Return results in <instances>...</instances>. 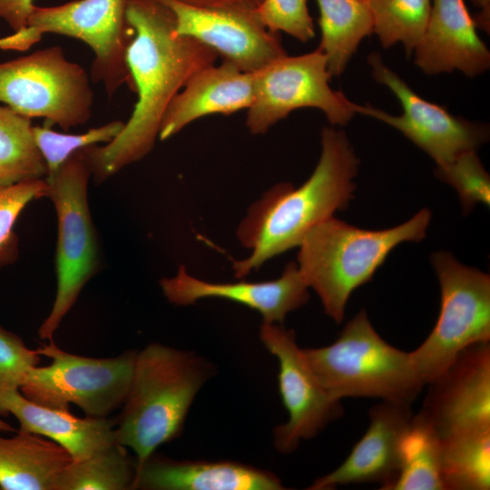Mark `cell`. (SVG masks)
Listing matches in <instances>:
<instances>
[{"label": "cell", "mask_w": 490, "mask_h": 490, "mask_svg": "<svg viewBox=\"0 0 490 490\" xmlns=\"http://www.w3.org/2000/svg\"><path fill=\"white\" fill-rule=\"evenodd\" d=\"M126 15L134 29L126 59L138 100L113 141L85 148L96 184L152 151L172 98L194 73L219 57L200 41L177 34L174 15L161 0H126Z\"/></svg>", "instance_id": "6da1fadb"}, {"label": "cell", "mask_w": 490, "mask_h": 490, "mask_svg": "<svg viewBox=\"0 0 490 490\" xmlns=\"http://www.w3.org/2000/svg\"><path fill=\"white\" fill-rule=\"evenodd\" d=\"M358 165L345 132L324 127L321 154L309 178L298 188L289 182L272 186L240 222L237 238L250 253L233 261L235 278H244L273 257L299 247L315 225L347 209Z\"/></svg>", "instance_id": "7a4b0ae2"}, {"label": "cell", "mask_w": 490, "mask_h": 490, "mask_svg": "<svg viewBox=\"0 0 490 490\" xmlns=\"http://www.w3.org/2000/svg\"><path fill=\"white\" fill-rule=\"evenodd\" d=\"M212 370L194 352L160 343L136 353L114 435L117 443L134 452L137 468L160 446L181 435L189 409Z\"/></svg>", "instance_id": "3957f363"}, {"label": "cell", "mask_w": 490, "mask_h": 490, "mask_svg": "<svg viewBox=\"0 0 490 490\" xmlns=\"http://www.w3.org/2000/svg\"><path fill=\"white\" fill-rule=\"evenodd\" d=\"M430 220L431 212L426 208L400 225L378 230L329 217L301 240L297 261L299 272L320 299L325 313L338 324L352 292L372 279L394 248L423 240Z\"/></svg>", "instance_id": "277c9868"}, {"label": "cell", "mask_w": 490, "mask_h": 490, "mask_svg": "<svg viewBox=\"0 0 490 490\" xmlns=\"http://www.w3.org/2000/svg\"><path fill=\"white\" fill-rule=\"evenodd\" d=\"M320 384L336 399L376 397L409 405L423 387L411 352L385 341L362 309L330 345L303 348Z\"/></svg>", "instance_id": "5b68a950"}, {"label": "cell", "mask_w": 490, "mask_h": 490, "mask_svg": "<svg viewBox=\"0 0 490 490\" xmlns=\"http://www.w3.org/2000/svg\"><path fill=\"white\" fill-rule=\"evenodd\" d=\"M91 176L83 148L73 153L54 174L45 178L48 185L45 198L52 201L57 215L54 259L57 288L51 311L39 328L42 339L53 340L83 287L102 267L98 234L88 203Z\"/></svg>", "instance_id": "8992f818"}, {"label": "cell", "mask_w": 490, "mask_h": 490, "mask_svg": "<svg viewBox=\"0 0 490 490\" xmlns=\"http://www.w3.org/2000/svg\"><path fill=\"white\" fill-rule=\"evenodd\" d=\"M47 33L76 38L89 45L94 54L90 79L103 83L109 97L123 84L134 92L126 59L134 29L126 15V0L35 5L24 28L0 38V49L26 51Z\"/></svg>", "instance_id": "52a82bcc"}, {"label": "cell", "mask_w": 490, "mask_h": 490, "mask_svg": "<svg viewBox=\"0 0 490 490\" xmlns=\"http://www.w3.org/2000/svg\"><path fill=\"white\" fill-rule=\"evenodd\" d=\"M431 263L438 278L441 305L436 323L411 352L426 385L442 376L470 346L490 341V276L436 251Z\"/></svg>", "instance_id": "ba28073f"}, {"label": "cell", "mask_w": 490, "mask_h": 490, "mask_svg": "<svg viewBox=\"0 0 490 490\" xmlns=\"http://www.w3.org/2000/svg\"><path fill=\"white\" fill-rule=\"evenodd\" d=\"M0 102L67 132L90 120L93 93L86 71L55 45L0 63Z\"/></svg>", "instance_id": "9c48e42d"}, {"label": "cell", "mask_w": 490, "mask_h": 490, "mask_svg": "<svg viewBox=\"0 0 490 490\" xmlns=\"http://www.w3.org/2000/svg\"><path fill=\"white\" fill-rule=\"evenodd\" d=\"M37 351L52 362L29 371L19 388L26 398L54 409L70 410V405L74 404L91 417H108L122 407L137 351L126 350L113 358H89L66 352L54 340Z\"/></svg>", "instance_id": "30bf717a"}, {"label": "cell", "mask_w": 490, "mask_h": 490, "mask_svg": "<svg viewBox=\"0 0 490 490\" xmlns=\"http://www.w3.org/2000/svg\"><path fill=\"white\" fill-rule=\"evenodd\" d=\"M253 74L255 94L245 123L254 135L266 133L300 108L320 110L331 125H346L356 114V103L330 87L327 59L318 47L300 55L286 54Z\"/></svg>", "instance_id": "8fae6325"}, {"label": "cell", "mask_w": 490, "mask_h": 490, "mask_svg": "<svg viewBox=\"0 0 490 490\" xmlns=\"http://www.w3.org/2000/svg\"><path fill=\"white\" fill-rule=\"evenodd\" d=\"M368 63L372 76L396 95L403 113L396 116L368 104L356 103V113L375 118L396 128L426 152L436 166L451 162L466 151H476L488 140L486 125L456 116L445 107L420 97L384 64L378 53H371Z\"/></svg>", "instance_id": "7c38bea8"}, {"label": "cell", "mask_w": 490, "mask_h": 490, "mask_svg": "<svg viewBox=\"0 0 490 490\" xmlns=\"http://www.w3.org/2000/svg\"><path fill=\"white\" fill-rule=\"evenodd\" d=\"M260 338L279 361V389L289 418L273 430V445L293 452L302 439L317 436L343 415L341 400L331 397L313 372L293 330L281 324L262 323Z\"/></svg>", "instance_id": "4fadbf2b"}, {"label": "cell", "mask_w": 490, "mask_h": 490, "mask_svg": "<svg viewBox=\"0 0 490 490\" xmlns=\"http://www.w3.org/2000/svg\"><path fill=\"white\" fill-rule=\"evenodd\" d=\"M172 11L177 34L213 49L222 61L256 73L287 54L280 34L270 31L254 10L206 8L181 0H161Z\"/></svg>", "instance_id": "5bb4252c"}, {"label": "cell", "mask_w": 490, "mask_h": 490, "mask_svg": "<svg viewBox=\"0 0 490 490\" xmlns=\"http://www.w3.org/2000/svg\"><path fill=\"white\" fill-rule=\"evenodd\" d=\"M419 413L440 438L490 427V343L463 350L435 381Z\"/></svg>", "instance_id": "9a60e30c"}, {"label": "cell", "mask_w": 490, "mask_h": 490, "mask_svg": "<svg viewBox=\"0 0 490 490\" xmlns=\"http://www.w3.org/2000/svg\"><path fill=\"white\" fill-rule=\"evenodd\" d=\"M160 286L168 301L176 306H189L202 299H223L258 311L263 322L270 324H282L289 312L309 299V287L295 261L287 263L279 279L262 282L205 281L180 265L176 275L162 278Z\"/></svg>", "instance_id": "2e32d148"}, {"label": "cell", "mask_w": 490, "mask_h": 490, "mask_svg": "<svg viewBox=\"0 0 490 490\" xmlns=\"http://www.w3.org/2000/svg\"><path fill=\"white\" fill-rule=\"evenodd\" d=\"M369 426L345 461L316 479L309 490L338 485L378 483L387 490L400 468V442L413 416L411 406L382 401L369 410Z\"/></svg>", "instance_id": "e0dca14e"}, {"label": "cell", "mask_w": 490, "mask_h": 490, "mask_svg": "<svg viewBox=\"0 0 490 490\" xmlns=\"http://www.w3.org/2000/svg\"><path fill=\"white\" fill-rule=\"evenodd\" d=\"M465 0H433L426 27L414 48V62L426 74L462 72L468 77L490 67V52L476 33Z\"/></svg>", "instance_id": "ac0fdd59"}, {"label": "cell", "mask_w": 490, "mask_h": 490, "mask_svg": "<svg viewBox=\"0 0 490 490\" xmlns=\"http://www.w3.org/2000/svg\"><path fill=\"white\" fill-rule=\"evenodd\" d=\"M255 94L254 74L222 61L194 73L162 116L159 140L165 141L204 116L249 109Z\"/></svg>", "instance_id": "d6986e66"}, {"label": "cell", "mask_w": 490, "mask_h": 490, "mask_svg": "<svg viewBox=\"0 0 490 490\" xmlns=\"http://www.w3.org/2000/svg\"><path fill=\"white\" fill-rule=\"evenodd\" d=\"M132 489L282 490L274 474L233 461L175 460L153 453L136 470Z\"/></svg>", "instance_id": "ffe728a7"}, {"label": "cell", "mask_w": 490, "mask_h": 490, "mask_svg": "<svg viewBox=\"0 0 490 490\" xmlns=\"http://www.w3.org/2000/svg\"><path fill=\"white\" fill-rule=\"evenodd\" d=\"M14 416L18 431L48 438L64 447L74 461L84 459L114 442L115 419L78 417L26 398L19 388L0 386V416Z\"/></svg>", "instance_id": "44dd1931"}, {"label": "cell", "mask_w": 490, "mask_h": 490, "mask_svg": "<svg viewBox=\"0 0 490 490\" xmlns=\"http://www.w3.org/2000/svg\"><path fill=\"white\" fill-rule=\"evenodd\" d=\"M72 460L64 447L44 436L18 430L11 437L0 436V489L55 490Z\"/></svg>", "instance_id": "7402d4cb"}, {"label": "cell", "mask_w": 490, "mask_h": 490, "mask_svg": "<svg viewBox=\"0 0 490 490\" xmlns=\"http://www.w3.org/2000/svg\"><path fill=\"white\" fill-rule=\"evenodd\" d=\"M321 40L331 78L339 77L360 42L373 34V16L367 0H316Z\"/></svg>", "instance_id": "603a6c76"}, {"label": "cell", "mask_w": 490, "mask_h": 490, "mask_svg": "<svg viewBox=\"0 0 490 490\" xmlns=\"http://www.w3.org/2000/svg\"><path fill=\"white\" fill-rule=\"evenodd\" d=\"M444 490L490 489V427L440 438Z\"/></svg>", "instance_id": "cb8c5ba5"}, {"label": "cell", "mask_w": 490, "mask_h": 490, "mask_svg": "<svg viewBox=\"0 0 490 490\" xmlns=\"http://www.w3.org/2000/svg\"><path fill=\"white\" fill-rule=\"evenodd\" d=\"M440 437L418 412L400 442V468L387 490H444L439 466Z\"/></svg>", "instance_id": "d4e9b609"}, {"label": "cell", "mask_w": 490, "mask_h": 490, "mask_svg": "<svg viewBox=\"0 0 490 490\" xmlns=\"http://www.w3.org/2000/svg\"><path fill=\"white\" fill-rule=\"evenodd\" d=\"M47 173L34 138L31 118L0 106V189L45 179Z\"/></svg>", "instance_id": "484cf974"}, {"label": "cell", "mask_w": 490, "mask_h": 490, "mask_svg": "<svg viewBox=\"0 0 490 490\" xmlns=\"http://www.w3.org/2000/svg\"><path fill=\"white\" fill-rule=\"evenodd\" d=\"M126 448L114 442L84 459L72 460L61 472L55 490L132 489L137 465Z\"/></svg>", "instance_id": "4316f807"}, {"label": "cell", "mask_w": 490, "mask_h": 490, "mask_svg": "<svg viewBox=\"0 0 490 490\" xmlns=\"http://www.w3.org/2000/svg\"><path fill=\"white\" fill-rule=\"evenodd\" d=\"M373 16V33L383 48L402 43L409 57L421 38L433 0H367Z\"/></svg>", "instance_id": "83f0119b"}, {"label": "cell", "mask_w": 490, "mask_h": 490, "mask_svg": "<svg viewBox=\"0 0 490 490\" xmlns=\"http://www.w3.org/2000/svg\"><path fill=\"white\" fill-rule=\"evenodd\" d=\"M125 122L117 120L83 133L72 134L53 131L50 126H33L35 143L46 163L47 176L54 174L75 152L99 142L108 143L123 129Z\"/></svg>", "instance_id": "f1b7e54d"}, {"label": "cell", "mask_w": 490, "mask_h": 490, "mask_svg": "<svg viewBox=\"0 0 490 490\" xmlns=\"http://www.w3.org/2000/svg\"><path fill=\"white\" fill-rule=\"evenodd\" d=\"M47 186L45 179H37L0 189V268L18 260L19 239L15 224L31 201L46 197Z\"/></svg>", "instance_id": "f546056e"}, {"label": "cell", "mask_w": 490, "mask_h": 490, "mask_svg": "<svg viewBox=\"0 0 490 490\" xmlns=\"http://www.w3.org/2000/svg\"><path fill=\"white\" fill-rule=\"evenodd\" d=\"M435 174L456 189L464 214L477 203L489 206L490 177L475 150L459 154L444 166H436Z\"/></svg>", "instance_id": "4dcf8cb0"}, {"label": "cell", "mask_w": 490, "mask_h": 490, "mask_svg": "<svg viewBox=\"0 0 490 490\" xmlns=\"http://www.w3.org/2000/svg\"><path fill=\"white\" fill-rule=\"evenodd\" d=\"M256 11L271 32L286 33L303 43L315 36L308 0H263Z\"/></svg>", "instance_id": "1f68e13d"}, {"label": "cell", "mask_w": 490, "mask_h": 490, "mask_svg": "<svg viewBox=\"0 0 490 490\" xmlns=\"http://www.w3.org/2000/svg\"><path fill=\"white\" fill-rule=\"evenodd\" d=\"M41 355L23 339L0 325V386L20 388Z\"/></svg>", "instance_id": "d6a6232c"}, {"label": "cell", "mask_w": 490, "mask_h": 490, "mask_svg": "<svg viewBox=\"0 0 490 490\" xmlns=\"http://www.w3.org/2000/svg\"><path fill=\"white\" fill-rule=\"evenodd\" d=\"M34 6V0H0V18L14 32L20 31L26 26Z\"/></svg>", "instance_id": "836d02e7"}, {"label": "cell", "mask_w": 490, "mask_h": 490, "mask_svg": "<svg viewBox=\"0 0 490 490\" xmlns=\"http://www.w3.org/2000/svg\"><path fill=\"white\" fill-rule=\"evenodd\" d=\"M186 4L206 8H239L254 10L263 0H181Z\"/></svg>", "instance_id": "e575fe53"}, {"label": "cell", "mask_w": 490, "mask_h": 490, "mask_svg": "<svg viewBox=\"0 0 490 490\" xmlns=\"http://www.w3.org/2000/svg\"><path fill=\"white\" fill-rule=\"evenodd\" d=\"M479 12L474 17L475 25L489 33L490 30V0H471Z\"/></svg>", "instance_id": "d590c367"}, {"label": "cell", "mask_w": 490, "mask_h": 490, "mask_svg": "<svg viewBox=\"0 0 490 490\" xmlns=\"http://www.w3.org/2000/svg\"><path fill=\"white\" fill-rule=\"evenodd\" d=\"M0 432H16L10 424L0 418Z\"/></svg>", "instance_id": "8d00e7d4"}]
</instances>
